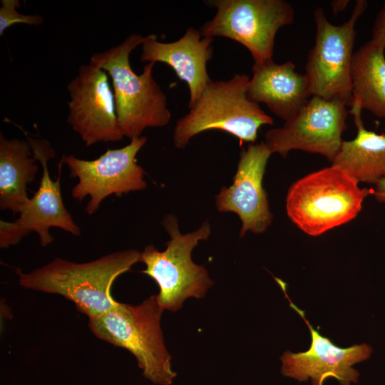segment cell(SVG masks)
I'll use <instances>...</instances> for the list:
<instances>
[{
    "label": "cell",
    "mask_w": 385,
    "mask_h": 385,
    "mask_svg": "<svg viewBox=\"0 0 385 385\" xmlns=\"http://www.w3.org/2000/svg\"><path fill=\"white\" fill-rule=\"evenodd\" d=\"M140 254L133 249L119 250L83 263L56 257L31 272H18L19 284L28 290L61 295L92 319L118 304L111 294L113 284L140 262Z\"/></svg>",
    "instance_id": "obj_1"
},
{
    "label": "cell",
    "mask_w": 385,
    "mask_h": 385,
    "mask_svg": "<svg viewBox=\"0 0 385 385\" xmlns=\"http://www.w3.org/2000/svg\"><path fill=\"white\" fill-rule=\"evenodd\" d=\"M150 36L133 33L120 44L90 58L91 64L111 77L119 125L123 135L130 140L140 138L147 128L166 125L171 119L166 96L153 76L155 63H147L140 75L130 64L131 51Z\"/></svg>",
    "instance_id": "obj_2"
},
{
    "label": "cell",
    "mask_w": 385,
    "mask_h": 385,
    "mask_svg": "<svg viewBox=\"0 0 385 385\" xmlns=\"http://www.w3.org/2000/svg\"><path fill=\"white\" fill-rule=\"evenodd\" d=\"M163 310L157 295L137 305L118 302L106 313L88 319V327L99 339L129 351L150 382L171 385L177 374L172 369L160 327Z\"/></svg>",
    "instance_id": "obj_3"
},
{
    "label": "cell",
    "mask_w": 385,
    "mask_h": 385,
    "mask_svg": "<svg viewBox=\"0 0 385 385\" xmlns=\"http://www.w3.org/2000/svg\"><path fill=\"white\" fill-rule=\"evenodd\" d=\"M373 189L360 188L346 170L332 165L294 182L286 197L291 221L311 236H318L354 220Z\"/></svg>",
    "instance_id": "obj_4"
},
{
    "label": "cell",
    "mask_w": 385,
    "mask_h": 385,
    "mask_svg": "<svg viewBox=\"0 0 385 385\" xmlns=\"http://www.w3.org/2000/svg\"><path fill=\"white\" fill-rule=\"evenodd\" d=\"M250 77L235 74L225 81L210 79L201 96L174 128L173 143L184 148L202 132L220 130L243 142L254 143L261 126L272 125L273 119L247 96Z\"/></svg>",
    "instance_id": "obj_5"
},
{
    "label": "cell",
    "mask_w": 385,
    "mask_h": 385,
    "mask_svg": "<svg viewBox=\"0 0 385 385\" xmlns=\"http://www.w3.org/2000/svg\"><path fill=\"white\" fill-rule=\"evenodd\" d=\"M163 225L170 237L163 251L153 245L146 246L140 254V262L146 268L141 272L155 281L159 287L157 299L163 309L176 312L190 297L205 296L213 285L207 270L195 264L191 258L193 248L200 240H207L211 232L205 221L197 230L183 235L175 215L164 217Z\"/></svg>",
    "instance_id": "obj_6"
},
{
    "label": "cell",
    "mask_w": 385,
    "mask_h": 385,
    "mask_svg": "<svg viewBox=\"0 0 385 385\" xmlns=\"http://www.w3.org/2000/svg\"><path fill=\"white\" fill-rule=\"evenodd\" d=\"M367 5L365 0L357 1L349 19L341 25L330 23L322 8L314 11L315 43L309 52L305 66L312 96L337 99L351 106L355 25Z\"/></svg>",
    "instance_id": "obj_7"
},
{
    "label": "cell",
    "mask_w": 385,
    "mask_h": 385,
    "mask_svg": "<svg viewBox=\"0 0 385 385\" xmlns=\"http://www.w3.org/2000/svg\"><path fill=\"white\" fill-rule=\"evenodd\" d=\"M214 17L200 29L202 36L225 37L250 53L255 63L272 60L279 29L294 21L292 6L284 0H212Z\"/></svg>",
    "instance_id": "obj_8"
},
{
    "label": "cell",
    "mask_w": 385,
    "mask_h": 385,
    "mask_svg": "<svg viewBox=\"0 0 385 385\" xmlns=\"http://www.w3.org/2000/svg\"><path fill=\"white\" fill-rule=\"evenodd\" d=\"M146 142L147 138L140 136L123 148L108 149L92 160L73 155L63 156L61 162L68 166L71 177L78 180L71 191L73 198L82 201L90 196L85 208L88 215L93 214L111 195L120 196L146 188L144 170L136 161L138 153Z\"/></svg>",
    "instance_id": "obj_9"
},
{
    "label": "cell",
    "mask_w": 385,
    "mask_h": 385,
    "mask_svg": "<svg viewBox=\"0 0 385 385\" xmlns=\"http://www.w3.org/2000/svg\"><path fill=\"white\" fill-rule=\"evenodd\" d=\"M27 140L33 155L42 166L43 173L38 190L24 205L19 218L14 222L0 221V247L2 249L18 244L31 232L38 234L41 245L46 247L53 240L49 232V229L53 227L61 228L75 236L81 234L79 227L63 202L61 190L63 163H59L58 176L53 181L47 165L48 160L55 155L49 141L31 137H28Z\"/></svg>",
    "instance_id": "obj_10"
},
{
    "label": "cell",
    "mask_w": 385,
    "mask_h": 385,
    "mask_svg": "<svg viewBox=\"0 0 385 385\" xmlns=\"http://www.w3.org/2000/svg\"><path fill=\"white\" fill-rule=\"evenodd\" d=\"M342 101L312 96L283 126L269 130L265 143L285 158L292 150L317 153L332 162L343 142L349 113Z\"/></svg>",
    "instance_id": "obj_11"
},
{
    "label": "cell",
    "mask_w": 385,
    "mask_h": 385,
    "mask_svg": "<svg viewBox=\"0 0 385 385\" xmlns=\"http://www.w3.org/2000/svg\"><path fill=\"white\" fill-rule=\"evenodd\" d=\"M67 89L70 96L67 122L87 146L123 138L114 93L105 71L90 63L82 65Z\"/></svg>",
    "instance_id": "obj_12"
},
{
    "label": "cell",
    "mask_w": 385,
    "mask_h": 385,
    "mask_svg": "<svg viewBox=\"0 0 385 385\" xmlns=\"http://www.w3.org/2000/svg\"><path fill=\"white\" fill-rule=\"evenodd\" d=\"M275 280L289 301L290 307L304 321L311 334V345L307 351L298 353L287 351L282 354L280 358L282 374L299 381L310 379L312 385H323L328 378L337 379L341 385L356 383L359 373L353 366L368 359L372 348L365 343L347 348L334 345L312 327L306 319L304 312L292 302L287 292V284L279 278H275Z\"/></svg>",
    "instance_id": "obj_13"
},
{
    "label": "cell",
    "mask_w": 385,
    "mask_h": 385,
    "mask_svg": "<svg viewBox=\"0 0 385 385\" xmlns=\"http://www.w3.org/2000/svg\"><path fill=\"white\" fill-rule=\"evenodd\" d=\"M272 153L265 141L250 143L240 155L237 169L230 187L216 196L220 212H233L240 218V237L247 231L262 233L272 220L267 195L262 185L265 168Z\"/></svg>",
    "instance_id": "obj_14"
},
{
    "label": "cell",
    "mask_w": 385,
    "mask_h": 385,
    "mask_svg": "<svg viewBox=\"0 0 385 385\" xmlns=\"http://www.w3.org/2000/svg\"><path fill=\"white\" fill-rule=\"evenodd\" d=\"M212 38L202 36L200 30L190 26L178 40L164 43L150 34L142 45L143 62H162L170 66L189 88L188 108L194 106L210 80L207 63L212 58Z\"/></svg>",
    "instance_id": "obj_15"
},
{
    "label": "cell",
    "mask_w": 385,
    "mask_h": 385,
    "mask_svg": "<svg viewBox=\"0 0 385 385\" xmlns=\"http://www.w3.org/2000/svg\"><path fill=\"white\" fill-rule=\"evenodd\" d=\"M247 96L265 103L277 116L287 120L295 115L312 96L305 74L296 71L290 61L276 63L273 60L253 64Z\"/></svg>",
    "instance_id": "obj_16"
},
{
    "label": "cell",
    "mask_w": 385,
    "mask_h": 385,
    "mask_svg": "<svg viewBox=\"0 0 385 385\" xmlns=\"http://www.w3.org/2000/svg\"><path fill=\"white\" fill-rule=\"evenodd\" d=\"M350 107L357 133L354 139L343 140L332 163L346 170L359 183L375 185L385 178V134L364 127L358 101L353 100Z\"/></svg>",
    "instance_id": "obj_17"
},
{
    "label": "cell",
    "mask_w": 385,
    "mask_h": 385,
    "mask_svg": "<svg viewBox=\"0 0 385 385\" xmlns=\"http://www.w3.org/2000/svg\"><path fill=\"white\" fill-rule=\"evenodd\" d=\"M28 140L0 135V208L19 213L29 200L27 185L36 179V159Z\"/></svg>",
    "instance_id": "obj_18"
},
{
    "label": "cell",
    "mask_w": 385,
    "mask_h": 385,
    "mask_svg": "<svg viewBox=\"0 0 385 385\" xmlns=\"http://www.w3.org/2000/svg\"><path fill=\"white\" fill-rule=\"evenodd\" d=\"M351 82L353 100L385 119L384 50L371 40L354 53Z\"/></svg>",
    "instance_id": "obj_19"
},
{
    "label": "cell",
    "mask_w": 385,
    "mask_h": 385,
    "mask_svg": "<svg viewBox=\"0 0 385 385\" xmlns=\"http://www.w3.org/2000/svg\"><path fill=\"white\" fill-rule=\"evenodd\" d=\"M0 8V36L15 24H25L38 26L43 21V16L38 14H23L17 11L20 6L19 0H1Z\"/></svg>",
    "instance_id": "obj_20"
},
{
    "label": "cell",
    "mask_w": 385,
    "mask_h": 385,
    "mask_svg": "<svg viewBox=\"0 0 385 385\" xmlns=\"http://www.w3.org/2000/svg\"><path fill=\"white\" fill-rule=\"evenodd\" d=\"M371 41L385 51V4L376 17Z\"/></svg>",
    "instance_id": "obj_21"
},
{
    "label": "cell",
    "mask_w": 385,
    "mask_h": 385,
    "mask_svg": "<svg viewBox=\"0 0 385 385\" xmlns=\"http://www.w3.org/2000/svg\"><path fill=\"white\" fill-rule=\"evenodd\" d=\"M372 195L379 202H385V178L380 180L375 184Z\"/></svg>",
    "instance_id": "obj_22"
},
{
    "label": "cell",
    "mask_w": 385,
    "mask_h": 385,
    "mask_svg": "<svg viewBox=\"0 0 385 385\" xmlns=\"http://www.w3.org/2000/svg\"><path fill=\"white\" fill-rule=\"evenodd\" d=\"M349 3V1L348 0H335L332 1L331 6L333 13L337 15L338 13L344 11Z\"/></svg>",
    "instance_id": "obj_23"
}]
</instances>
